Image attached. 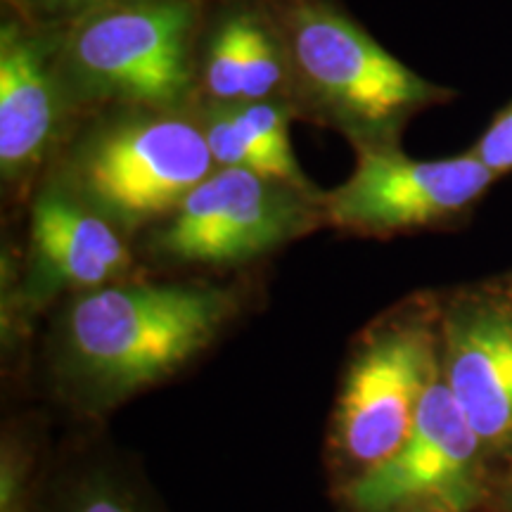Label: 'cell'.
<instances>
[{"label": "cell", "instance_id": "6da1fadb", "mask_svg": "<svg viewBox=\"0 0 512 512\" xmlns=\"http://www.w3.org/2000/svg\"><path fill=\"white\" fill-rule=\"evenodd\" d=\"M261 3L285 50L294 119L339 133L356 152L401 147L418 114L458 95L380 46L342 0Z\"/></svg>", "mask_w": 512, "mask_h": 512}, {"label": "cell", "instance_id": "7a4b0ae2", "mask_svg": "<svg viewBox=\"0 0 512 512\" xmlns=\"http://www.w3.org/2000/svg\"><path fill=\"white\" fill-rule=\"evenodd\" d=\"M214 169L197 110L110 107L76 121L43 178L124 233L162 223Z\"/></svg>", "mask_w": 512, "mask_h": 512}, {"label": "cell", "instance_id": "3957f363", "mask_svg": "<svg viewBox=\"0 0 512 512\" xmlns=\"http://www.w3.org/2000/svg\"><path fill=\"white\" fill-rule=\"evenodd\" d=\"M209 0H117L60 31L57 72L76 114L110 107H200Z\"/></svg>", "mask_w": 512, "mask_h": 512}, {"label": "cell", "instance_id": "277c9868", "mask_svg": "<svg viewBox=\"0 0 512 512\" xmlns=\"http://www.w3.org/2000/svg\"><path fill=\"white\" fill-rule=\"evenodd\" d=\"M238 304L228 287L119 280L76 297L67 313L69 349L98 382L136 389L207 347Z\"/></svg>", "mask_w": 512, "mask_h": 512}, {"label": "cell", "instance_id": "5b68a950", "mask_svg": "<svg viewBox=\"0 0 512 512\" xmlns=\"http://www.w3.org/2000/svg\"><path fill=\"white\" fill-rule=\"evenodd\" d=\"M323 197L254 171L216 166L159 223L152 252L181 266H245L323 223Z\"/></svg>", "mask_w": 512, "mask_h": 512}, {"label": "cell", "instance_id": "8992f818", "mask_svg": "<svg viewBox=\"0 0 512 512\" xmlns=\"http://www.w3.org/2000/svg\"><path fill=\"white\" fill-rule=\"evenodd\" d=\"M496 181L470 150L444 159H413L403 147L356 152L351 176L325 192L323 219L373 238L448 228L467 219Z\"/></svg>", "mask_w": 512, "mask_h": 512}, {"label": "cell", "instance_id": "52a82bcc", "mask_svg": "<svg viewBox=\"0 0 512 512\" xmlns=\"http://www.w3.org/2000/svg\"><path fill=\"white\" fill-rule=\"evenodd\" d=\"M437 325V306L418 304L389 320L358 354L339 401V437L356 463H382L411 432L439 373Z\"/></svg>", "mask_w": 512, "mask_h": 512}, {"label": "cell", "instance_id": "ba28073f", "mask_svg": "<svg viewBox=\"0 0 512 512\" xmlns=\"http://www.w3.org/2000/svg\"><path fill=\"white\" fill-rule=\"evenodd\" d=\"M484 453L439 368L422 396L408 437L392 456L368 467L349 486V498L363 512H470L484 494Z\"/></svg>", "mask_w": 512, "mask_h": 512}, {"label": "cell", "instance_id": "9c48e42d", "mask_svg": "<svg viewBox=\"0 0 512 512\" xmlns=\"http://www.w3.org/2000/svg\"><path fill=\"white\" fill-rule=\"evenodd\" d=\"M60 31L19 12L0 22V176L19 188L48 174L76 114L57 72Z\"/></svg>", "mask_w": 512, "mask_h": 512}, {"label": "cell", "instance_id": "30bf717a", "mask_svg": "<svg viewBox=\"0 0 512 512\" xmlns=\"http://www.w3.org/2000/svg\"><path fill=\"white\" fill-rule=\"evenodd\" d=\"M439 368L484 451L512 448V280L467 287L444 302Z\"/></svg>", "mask_w": 512, "mask_h": 512}, {"label": "cell", "instance_id": "8fae6325", "mask_svg": "<svg viewBox=\"0 0 512 512\" xmlns=\"http://www.w3.org/2000/svg\"><path fill=\"white\" fill-rule=\"evenodd\" d=\"M29 292L98 290L119 283L133 256L121 230L76 200L53 178H43L29 223Z\"/></svg>", "mask_w": 512, "mask_h": 512}, {"label": "cell", "instance_id": "7c38bea8", "mask_svg": "<svg viewBox=\"0 0 512 512\" xmlns=\"http://www.w3.org/2000/svg\"><path fill=\"white\" fill-rule=\"evenodd\" d=\"M200 102L287 100V62L261 0H209L200 38Z\"/></svg>", "mask_w": 512, "mask_h": 512}, {"label": "cell", "instance_id": "4fadbf2b", "mask_svg": "<svg viewBox=\"0 0 512 512\" xmlns=\"http://www.w3.org/2000/svg\"><path fill=\"white\" fill-rule=\"evenodd\" d=\"M197 114H200L204 138H207L216 166L254 171V174L273 178V181L290 183L311 195H323L304 174L297 157H283L266 143H261L249 128L240 124L230 105L200 102Z\"/></svg>", "mask_w": 512, "mask_h": 512}, {"label": "cell", "instance_id": "5bb4252c", "mask_svg": "<svg viewBox=\"0 0 512 512\" xmlns=\"http://www.w3.org/2000/svg\"><path fill=\"white\" fill-rule=\"evenodd\" d=\"M110 3L117 0H5L12 12H19L29 22L46 29H67L69 24Z\"/></svg>", "mask_w": 512, "mask_h": 512}, {"label": "cell", "instance_id": "9a60e30c", "mask_svg": "<svg viewBox=\"0 0 512 512\" xmlns=\"http://www.w3.org/2000/svg\"><path fill=\"white\" fill-rule=\"evenodd\" d=\"M470 152L498 178L512 174V100L491 117Z\"/></svg>", "mask_w": 512, "mask_h": 512}, {"label": "cell", "instance_id": "2e32d148", "mask_svg": "<svg viewBox=\"0 0 512 512\" xmlns=\"http://www.w3.org/2000/svg\"><path fill=\"white\" fill-rule=\"evenodd\" d=\"M79 512H131V510L112 496H93L81 505Z\"/></svg>", "mask_w": 512, "mask_h": 512}, {"label": "cell", "instance_id": "e0dca14e", "mask_svg": "<svg viewBox=\"0 0 512 512\" xmlns=\"http://www.w3.org/2000/svg\"><path fill=\"white\" fill-rule=\"evenodd\" d=\"M508 501L512 505V470H510V477H508Z\"/></svg>", "mask_w": 512, "mask_h": 512}]
</instances>
